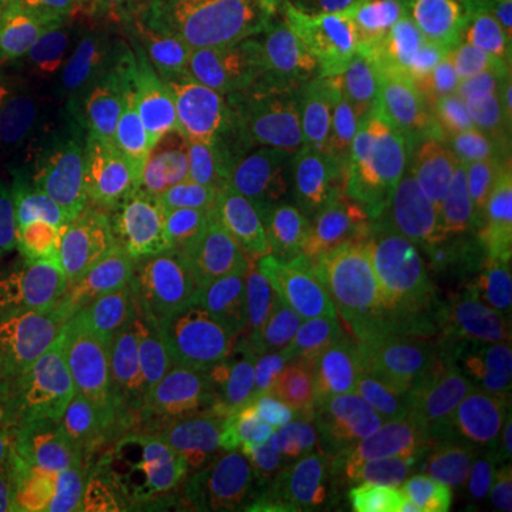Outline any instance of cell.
<instances>
[{"label":"cell","instance_id":"11","mask_svg":"<svg viewBox=\"0 0 512 512\" xmlns=\"http://www.w3.org/2000/svg\"><path fill=\"white\" fill-rule=\"evenodd\" d=\"M421 424L495 512H512V419L498 399L450 370Z\"/></svg>","mask_w":512,"mask_h":512},{"label":"cell","instance_id":"20","mask_svg":"<svg viewBox=\"0 0 512 512\" xmlns=\"http://www.w3.org/2000/svg\"><path fill=\"white\" fill-rule=\"evenodd\" d=\"M461 217V259L473 268V311L512 296V165L495 180L453 191Z\"/></svg>","mask_w":512,"mask_h":512},{"label":"cell","instance_id":"24","mask_svg":"<svg viewBox=\"0 0 512 512\" xmlns=\"http://www.w3.org/2000/svg\"><path fill=\"white\" fill-rule=\"evenodd\" d=\"M94 55L131 46L163 18L165 0H18Z\"/></svg>","mask_w":512,"mask_h":512},{"label":"cell","instance_id":"29","mask_svg":"<svg viewBox=\"0 0 512 512\" xmlns=\"http://www.w3.org/2000/svg\"><path fill=\"white\" fill-rule=\"evenodd\" d=\"M299 512H362L356 504H350V501H342V498H336V501H328V504H319V507H311V510H299Z\"/></svg>","mask_w":512,"mask_h":512},{"label":"cell","instance_id":"21","mask_svg":"<svg viewBox=\"0 0 512 512\" xmlns=\"http://www.w3.org/2000/svg\"><path fill=\"white\" fill-rule=\"evenodd\" d=\"M433 384L427 373L390 365L384 359H367L350 367L319 387L313 396L328 421L353 419V416H393V419L421 421L430 399Z\"/></svg>","mask_w":512,"mask_h":512},{"label":"cell","instance_id":"30","mask_svg":"<svg viewBox=\"0 0 512 512\" xmlns=\"http://www.w3.org/2000/svg\"><path fill=\"white\" fill-rule=\"evenodd\" d=\"M15 6H18V0H0V23L15 12Z\"/></svg>","mask_w":512,"mask_h":512},{"label":"cell","instance_id":"10","mask_svg":"<svg viewBox=\"0 0 512 512\" xmlns=\"http://www.w3.org/2000/svg\"><path fill=\"white\" fill-rule=\"evenodd\" d=\"M268 55L288 94V109L330 165L376 154L373 137L384 97L356 74L299 55L274 35H268Z\"/></svg>","mask_w":512,"mask_h":512},{"label":"cell","instance_id":"9","mask_svg":"<svg viewBox=\"0 0 512 512\" xmlns=\"http://www.w3.org/2000/svg\"><path fill=\"white\" fill-rule=\"evenodd\" d=\"M367 359H376V282L345 259L302 293L276 376L316 393Z\"/></svg>","mask_w":512,"mask_h":512},{"label":"cell","instance_id":"1","mask_svg":"<svg viewBox=\"0 0 512 512\" xmlns=\"http://www.w3.org/2000/svg\"><path fill=\"white\" fill-rule=\"evenodd\" d=\"M262 29L384 100L512 72V0H288Z\"/></svg>","mask_w":512,"mask_h":512},{"label":"cell","instance_id":"26","mask_svg":"<svg viewBox=\"0 0 512 512\" xmlns=\"http://www.w3.org/2000/svg\"><path fill=\"white\" fill-rule=\"evenodd\" d=\"M32 464L35 447L23 387L0 370V512L32 495Z\"/></svg>","mask_w":512,"mask_h":512},{"label":"cell","instance_id":"7","mask_svg":"<svg viewBox=\"0 0 512 512\" xmlns=\"http://www.w3.org/2000/svg\"><path fill=\"white\" fill-rule=\"evenodd\" d=\"M268 185L276 231L305 293L328 268L353 259V225L339 171L299 128L285 97L271 114Z\"/></svg>","mask_w":512,"mask_h":512},{"label":"cell","instance_id":"22","mask_svg":"<svg viewBox=\"0 0 512 512\" xmlns=\"http://www.w3.org/2000/svg\"><path fill=\"white\" fill-rule=\"evenodd\" d=\"M120 458L92 441L35 453L32 493L43 512H114Z\"/></svg>","mask_w":512,"mask_h":512},{"label":"cell","instance_id":"4","mask_svg":"<svg viewBox=\"0 0 512 512\" xmlns=\"http://www.w3.org/2000/svg\"><path fill=\"white\" fill-rule=\"evenodd\" d=\"M217 430L234 487L259 512H299L336 501L330 421L308 390L271 376Z\"/></svg>","mask_w":512,"mask_h":512},{"label":"cell","instance_id":"16","mask_svg":"<svg viewBox=\"0 0 512 512\" xmlns=\"http://www.w3.org/2000/svg\"><path fill=\"white\" fill-rule=\"evenodd\" d=\"M94 57L92 49L18 3L0 23V117L46 114Z\"/></svg>","mask_w":512,"mask_h":512},{"label":"cell","instance_id":"28","mask_svg":"<svg viewBox=\"0 0 512 512\" xmlns=\"http://www.w3.org/2000/svg\"><path fill=\"white\" fill-rule=\"evenodd\" d=\"M211 512H259V510L251 504V498H248V495H242L237 487H234V490L225 495V498H222L220 504H217Z\"/></svg>","mask_w":512,"mask_h":512},{"label":"cell","instance_id":"14","mask_svg":"<svg viewBox=\"0 0 512 512\" xmlns=\"http://www.w3.org/2000/svg\"><path fill=\"white\" fill-rule=\"evenodd\" d=\"M228 288L239 302V308L259 330L276 370L302 291L296 285L291 256L271 214L268 171L259 174V180L254 183L248 217L231 256Z\"/></svg>","mask_w":512,"mask_h":512},{"label":"cell","instance_id":"6","mask_svg":"<svg viewBox=\"0 0 512 512\" xmlns=\"http://www.w3.org/2000/svg\"><path fill=\"white\" fill-rule=\"evenodd\" d=\"M271 376L265 342L231 288L177 268L168 293V379L177 407L220 424Z\"/></svg>","mask_w":512,"mask_h":512},{"label":"cell","instance_id":"8","mask_svg":"<svg viewBox=\"0 0 512 512\" xmlns=\"http://www.w3.org/2000/svg\"><path fill=\"white\" fill-rule=\"evenodd\" d=\"M231 490L220 430L174 404L120 458L114 512H211Z\"/></svg>","mask_w":512,"mask_h":512},{"label":"cell","instance_id":"18","mask_svg":"<svg viewBox=\"0 0 512 512\" xmlns=\"http://www.w3.org/2000/svg\"><path fill=\"white\" fill-rule=\"evenodd\" d=\"M137 86L140 63L131 46L89 60L49 109L63 143L92 157L106 151L126 131Z\"/></svg>","mask_w":512,"mask_h":512},{"label":"cell","instance_id":"5","mask_svg":"<svg viewBox=\"0 0 512 512\" xmlns=\"http://www.w3.org/2000/svg\"><path fill=\"white\" fill-rule=\"evenodd\" d=\"M333 168L348 191L353 259L376 285H424L461 259L450 191L379 154Z\"/></svg>","mask_w":512,"mask_h":512},{"label":"cell","instance_id":"27","mask_svg":"<svg viewBox=\"0 0 512 512\" xmlns=\"http://www.w3.org/2000/svg\"><path fill=\"white\" fill-rule=\"evenodd\" d=\"M288 0H191L208 23H265Z\"/></svg>","mask_w":512,"mask_h":512},{"label":"cell","instance_id":"3","mask_svg":"<svg viewBox=\"0 0 512 512\" xmlns=\"http://www.w3.org/2000/svg\"><path fill=\"white\" fill-rule=\"evenodd\" d=\"M66 370L97 390L126 421L134 444L174 410L168 379V296L137 276L111 285L77 319Z\"/></svg>","mask_w":512,"mask_h":512},{"label":"cell","instance_id":"23","mask_svg":"<svg viewBox=\"0 0 512 512\" xmlns=\"http://www.w3.org/2000/svg\"><path fill=\"white\" fill-rule=\"evenodd\" d=\"M362 512H495L421 424L416 453L379 493L356 504Z\"/></svg>","mask_w":512,"mask_h":512},{"label":"cell","instance_id":"19","mask_svg":"<svg viewBox=\"0 0 512 512\" xmlns=\"http://www.w3.org/2000/svg\"><path fill=\"white\" fill-rule=\"evenodd\" d=\"M421 421L353 416L330 421V476L336 498L362 504L407 467L416 453Z\"/></svg>","mask_w":512,"mask_h":512},{"label":"cell","instance_id":"13","mask_svg":"<svg viewBox=\"0 0 512 512\" xmlns=\"http://www.w3.org/2000/svg\"><path fill=\"white\" fill-rule=\"evenodd\" d=\"M467 316L444 274L424 285H376V359L441 379L456 370Z\"/></svg>","mask_w":512,"mask_h":512},{"label":"cell","instance_id":"2","mask_svg":"<svg viewBox=\"0 0 512 512\" xmlns=\"http://www.w3.org/2000/svg\"><path fill=\"white\" fill-rule=\"evenodd\" d=\"M373 148L450 194L490 183L512 165V80L498 74L453 92L387 97Z\"/></svg>","mask_w":512,"mask_h":512},{"label":"cell","instance_id":"25","mask_svg":"<svg viewBox=\"0 0 512 512\" xmlns=\"http://www.w3.org/2000/svg\"><path fill=\"white\" fill-rule=\"evenodd\" d=\"M456 370L498 399L512 419V296L484 302L467 316Z\"/></svg>","mask_w":512,"mask_h":512},{"label":"cell","instance_id":"12","mask_svg":"<svg viewBox=\"0 0 512 512\" xmlns=\"http://www.w3.org/2000/svg\"><path fill=\"white\" fill-rule=\"evenodd\" d=\"M211 74L183 66L160 77L148 103L134 117L123 140V177L128 183H160L174 165L205 151L211 131Z\"/></svg>","mask_w":512,"mask_h":512},{"label":"cell","instance_id":"15","mask_svg":"<svg viewBox=\"0 0 512 512\" xmlns=\"http://www.w3.org/2000/svg\"><path fill=\"white\" fill-rule=\"evenodd\" d=\"M74 234L77 208L63 188L0 171V296L40 288L66 259Z\"/></svg>","mask_w":512,"mask_h":512},{"label":"cell","instance_id":"17","mask_svg":"<svg viewBox=\"0 0 512 512\" xmlns=\"http://www.w3.org/2000/svg\"><path fill=\"white\" fill-rule=\"evenodd\" d=\"M20 387L29 410L35 453L52 450L66 441H92L114 456H123L128 447H134L120 413L69 370L32 365Z\"/></svg>","mask_w":512,"mask_h":512}]
</instances>
